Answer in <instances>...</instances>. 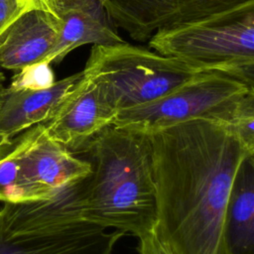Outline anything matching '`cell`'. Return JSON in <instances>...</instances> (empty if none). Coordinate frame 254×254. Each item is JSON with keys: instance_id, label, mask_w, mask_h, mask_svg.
<instances>
[{"instance_id": "obj_1", "label": "cell", "mask_w": 254, "mask_h": 254, "mask_svg": "<svg viewBox=\"0 0 254 254\" xmlns=\"http://www.w3.org/2000/svg\"><path fill=\"white\" fill-rule=\"evenodd\" d=\"M149 135L158 237L173 254H227L225 209L239 164L250 153L228 124L208 119Z\"/></svg>"}, {"instance_id": "obj_2", "label": "cell", "mask_w": 254, "mask_h": 254, "mask_svg": "<svg viewBox=\"0 0 254 254\" xmlns=\"http://www.w3.org/2000/svg\"><path fill=\"white\" fill-rule=\"evenodd\" d=\"M92 167L77 205L82 219L137 238L155 228L156 187L150 135L108 126L85 145Z\"/></svg>"}, {"instance_id": "obj_3", "label": "cell", "mask_w": 254, "mask_h": 254, "mask_svg": "<svg viewBox=\"0 0 254 254\" xmlns=\"http://www.w3.org/2000/svg\"><path fill=\"white\" fill-rule=\"evenodd\" d=\"M155 52L206 71H219L254 87V5L151 36Z\"/></svg>"}, {"instance_id": "obj_4", "label": "cell", "mask_w": 254, "mask_h": 254, "mask_svg": "<svg viewBox=\"0 0 254 254\" xmlns=\"http://www.w3.org/2000/svg\"><path fill=\"white\" fill-rule=\"evenodd\" d=\"M83 71L100 83L118 112L158 99L206 70L124 41L93 45Z\"/></svg>"}, {"instance_id": "obj_5", "label": "cell", "mask_w": 254, "mask_h": 254, "mask_svg": "<svg viewBox=\"0 0 254 254\" xmlns=\"http://www.w3.org/2000/svg\"><path fill=\"white\" fill-rule=\"evenodd\" d=\"M253 91L226 73L202 71L158 99L119 110L113 126L152 134L192 119L229 124L240 101Z\"/></svg>"}, {"instance_id": "obj_6", "label": "cell", "mask_w": 254, "mask_h": 254, "mask_svg": "<svg viewBox=\"0 0 254 254\" xmlns=\"http://www.w3.org/2000/svg\"><path fill=\"white\" fill-rule=\"evenodd\" d=\"M10 149L33 201L50 199L59 190L86 180L92 172L87 160L52 139L43 124L17 136Z\"/></svg>"}, {"instance_id": "obj_7", "label": "cell", "mask_w": 254, "mask_h": 254, "mask_svg": "<svg viewBox=\"0 0 254 254\" xmlns=\"http://www.w3.org/2000/svg\"><path fill=\"white\" fill-rule=\"evenodd\" d=\"M116 26L136 41L156 32L182 26L237 8L254 0H100Z\"/></svg>"}, {"instance_id": "obj_8", "label": "cell", "mask_w": 254, "mask_h": 254, "mask_svg": "<svg viewBox=\"0 0 254 254\" xmlns=\"http://www.w3.org/2000/svg\"><path fill=\"white\" fill-rule=\"evenodd\" d=\"M116 114L100 83L82 69L81 77L43 125L52 139L73 154L81 153L91 138L113 125Z\"/></svg>"}, {"instance_id": "obj_9", "label": "cell", "mask_w": 254, "mask_h": 254, "mask_svg": "<svg viewBox=\"0 0 254 254\" xmlns=\"http://www.w3.org/2000/svg\"><path fill=\"white\" fill-rule=\"evenodd\" d=\"M122 236L79 215L20 235H10L0 225V254H112Z\"/></svg>"}, {"instance_id": "obj_10", "label": "cell", "mask_w": 254, "mask_h": 254, "mask_svg": "<svg viewBox=\"0 0 254 254\" xmlns=\"http://www.w3.org/2000/svg\"><path fill=\"white\" fill-rule=\"evenodd\" d=\"M38 4L60 21L57 43L43 62L60 63L74 49L86 45H113L124 42L100 0H42Z\"/></svg>"}, {"instance_id": "obj_11", "label": "cell", "mask_w": 254, "mask_h": 254, "mask_svg": "<svg viewBox=\"0 0 254 254\" xmlns=\"http://www.w3.org/2000/svg\"><path fill=\"white\" fill-rule=\"evenodd\" d=\"M59 32L58 17L37 3L0 35V68L18 71L45 61L57 43Z\"/></svg>"}, {"instance_id": "obj_12", "label": "cell", "mask_w": 254, "mask_h": 254, "mask_svg": "<svg viewBox=\"0 0 254 254\" xmlns=\"http://www.w3.org/2000/svg\"><path fill=\"white\" fill-rule=\"evenodd\" d=\"M81 75L82 70L40 90H11L5 87L0 104V158L7 154L17 136L35 125L44 124L53 116Z\"/></svg>"}, {"instance_id": "obj_13", "label": "cell", "mask_w": 254, "mask_h": 254, "mask_svg": "<svg viewBox=\"0 0 254 254\" xmlns=\"http://www.w3.org/2000/svg\"><path fill=\"white\" fill-rule=\"evenodd\" d=\"M227 254H254V154L239 164L224 216Z\"/></svg>"}, {"instance_id": "obj_14", "label": "cell", "mask_w": 254, "mask_h": 254, "mask_svg": "<svg viewBox=\"0 0 254 254\" xmlns=\"http://www.w3.org/2000/svg\"><path fill=\"white\" fill-rule=\"evenodd\" d=\"M55 82V73L51 64L38 62L18 70L7 88L11 90H40L51 87Z\"/></svg>"}, {"instance_id": "obj_15", "label": "cell", "mask_w": 254, "mask_h": 254, "mask_svg": "<svg viewBox=\"0 0 254 254\" xmlns=\"http://www.w3.org/2000/svg\"><path fill=\"white\" fill-rule=\"evenodd\" d=\"M228 125L247 152L254 154V91L248 93L240 101Z\"/></svg>"}, {"instance_id": "obj_16", "label": "cell", "mask_w": 254, "mask_h": 254, "mask_svg": "<svg viewBox=\"0 0 254 254\" xmlns=\"http://www.w3.org/2000/svg\"><path fill=\"white\" fill-rule=\"evenodd\" d=\"M36 5L35 0H0V35L21 14Z\"/></svg>"}, {"instance_id": "obj_17", "label": "cell", "mask_w": 254, "mask_h": 254, "mask_svg": "<svg viewBox=\"0 0 254 254\" xmlns=\"http://www.w3.org/2000/svg\"><path fill=\"white\" fill-rule=\"evenodd\" d=\"M138 239L137 251L139 254H173L160 240L154 229Z\"/></svg>"}, {"instance_id": "obj_18", "label": "cell", "mask_w": 254, "mask_h": 254, "mask_svg": "<svg viewBox=\"0 0 254 254\" xmlns=\"http://www.w3.org/2000/svg\"><path fill=\"white\" fill-rule=\"evenodd\" d=\"M4 79H5V76L3 75V73L0 71V104H1V101H2V97H3V93H4V89H5V86H4Z\"/></svg>"}, {"instance_id": "obj_19", "label": "cell", "mask_w": 254, "mask_h": 254, "mask_svg": "<svg viewBox=\"0 0 254 254\" xmlns=\"http://www.w3.org/2000/svg\"><path fill=\"white\" fill-rule=\"evenodd\" d=\"M35 1H37V2H38V1H42V0H35Z\"/></svg>"}]
</instances>
